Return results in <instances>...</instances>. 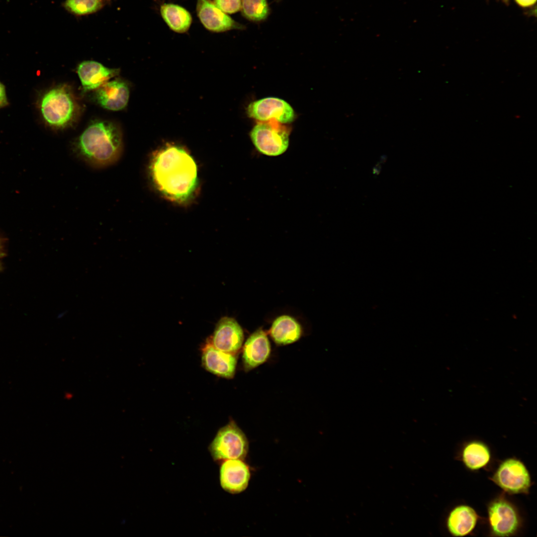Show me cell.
<instances>
[{
  "label": "cell",
  "instance_id": "6da1fadb",
  "mask_svg": "<svg viewBox=\"0 0 537 537\" xmlns=\"http://www.w3.org/2000/svg\"><path fill=\"white\" fill-rule=\"evenodd\" d=\"M149 169L156 188L168 199L184 202L194 195L197 184V166L182 148L167 145L156 151Z\"/></svg>",
  "mask_w": 537,
  "mask_h": 537
},
{
  "label": "cell",
  "instance_id": "7a4b0ae2",
  "mask_svg": "<svg viewBox=\"0 0 537 537\" xmlns=\"http://www.w3.org/2000/svg\"><path fill=\"white\" fill-rule=\"evenodd\" d=\"M123 149L121 131L114 123L95 120L90 123L74 142L76 154L94 168H103L115 163Z\"/></svg>",
  "mask_w": 537,
  "mask_h": 537
},
{
  "label": "cell",
  "instance_id": "3957f363",
  "mask_svg": "<svg viewBox=\"0 0 537 537\" xmlns=\"http://www.w3.org/2000/svg\"><path fill=\"white\" fill-rule=\"evenodd\" d=\"M38 105L44 123L55 130L71 126L78 119L81 111L71 87L65 84L45 90L40 96Z\"/></svg>",
  "mask_w": 537,
  "mask_h": 537
},
{
  "label": "cell",
  "instance_id": "277c9868",
  "mask_svg": "<svg viewBox=\"0 0 537 537\" xmlns=\"http://www.w3.org/2000/svg\"><path fill=\"white\" fill-rule=\"evenodd\" d=\"M215 461L244 459L248 452L249 443L243 432L232 419L217 432L209 446Z\"/></svg>",
  "mask_w": 537,
  "mask_h": 537
},
{
  "label": "cell",
  "instance_id": "5b68a950",
  "mask_svg": "<svg viewBox=\"0 0 537 537\" xmlns=\"http://www.w3.org/2000/svg\"><path fill=\"white\" fill-rule=\"evenodd\" d=\"M275 120L256 124L250 132L251 139L261 154L270 157L282 155L289 146V132Z\"/></svg>",
  "mask_w": 537,
  "mask_h": 537
},
{
  "label": "cell",
  "instance_id": "8992f818",
  "mask_svg": "<svg viewBox=\"0 0 537 537\" xmlns=\"http://www.w3.org/2000/svg\"><path fill=\"white\" fill-rule=\"evenodd\" d=\"M505 492L511 494H527L531 485V476L520 460L510 458L502 461L491 478Z\"/></svg>",
  "mask_w": 537,
  "mask_h": 537
},
{
  "label": "cell",
  "instance_id": "52a82bcc",
  "mask_svg": "<svg viewBox=\"0 0 537 537\" xmlns=\"http://www.w3.org/2000/svg\"><path fill=\"white\" fill-rule=\"evenodd\" d=\"M488 520L492 536L509 537L520 526V518L515 507L504 498H496L488 507Z\"/></svg>",
  "mask_w": 537,
  "mask_h": 537
},
{
  "label": "cell",
  "instance_id": "ba28073f",
  "mask_svg": "<svg viewBox=\"0 0 537 537\" xmlns=\"http://www.w3.org/2000/svg\"><path fill=\"white\" fill-rule=\"evenodd\" d=\"M249 117L262 121L274 119L280 123H288L294 119L292 107L283 99L273 97L254 101L248 106Z\"/></svg>",
  "mask_w": 537,
  "mask_h": 537
},
{
  "label": "cell",
  "instance_id": "9c48e42d",
  "mask_svg": "<svg viewBox=\"0 0 537 537\" xmlns=\"http://www.w3.org/2000/svg\"><path fill=\"white\" fill-rule=\"evenodd\" d=\"M196 11L201 24L209 31L219 33L245 28L220 10L211 0H197Z\"/></svg>",
  "mask_w": 537,
  "mask_h": 537
},
{
  "label": "cell",
  "instance_id": "30bf717a",
  "mask_svg": "<svg viewBox=\"0 0 537 537\" xmlns=\"http://www.w3.org/2000/svg\"><path fill=\"white\" fill-rule=\"evenodd\" d=\"M208 339L216 349L236 355L242 346L244 333L234 319L225 317L219 320L212 336Z\"/></svg>",
  "mask_w": 537,
  "mask_h": 537
},
{
  "label": "cell",
  "instance_id": "8fae6325",
  "mask_svg": "<svg viewBox=\"0 0 537 537\" xmlns=\"http://www.w3.org/2000/svg\"><path fill=\"white\" fill-rule=\"evenodd\" d=\"M93 91V97L95 102L108 110H121L125 108L129 101V85L121 79H111Z\"/></svg>",
  "mask_w": 537,
  "mask_h": 537
},
{
  "label": "cell",
  "instance_id": "7c38bea8",
  "mask_svg": "<svg viewBox=\"0 0 537 537\" xmlns=\"http://www.w3.org/2000/svg\"><path fill=\"white\" fill-rule=\"evenodd\" d=\"M201 361L203 367L218 376L232 378L235 374L236 355L216 349L208 339L201 349Z\"/></svg>",
  "mask_w": 537,
  "mask_h": 537
},
{
  "label": "cell",
  "instance_id": "4fadbf2b",
  "mask_svg": "<svg viewBox=\"0 0 537 537\" xmlns=\"http://www.w3.org/2000/svg\"><path fill=\"white\" fill-rule=\"evenodd\" d=\"M250 479L248 465L240 459L224 460L220 469L222 488L231 494L239 493L248 487Z\"/></svg>",
  "mask_w": 537,
  "mask_h": 537
},
{
  "label": "cell",
  "instance_id": "5bb4252c",
  "mask_svg": "<svg viewBox=\"0 0 537 537\" xmlns=\"http://www.w3.org/2000/svg\"><path fill=\"white\" fill-rule=\"evenodd\" d=\"M120 70L107 67L92 60L80 63L77 72L84 91L94 90L118 75Z\"/></svg>",
  "mask_w": 537,
  "mask_h": 537
},
{
  "label": "cell",
  "instance_id": "9a60e30c",
  "mask_svg": "<svg viewBox=\"0 0 537 537\" xmlns=\"http://www.w3.org/2000/svg\"><path fill=\"white\" fill-rule=\"evenodd\" d=\"M270 353V345L266 333L258 329L252 333L245 342L242 359L246 371L251 370L264 363Z\"/></svg>",
  "mask_w": 537,
  "mask_h": 537
},
{
  "label": "cell",
  "instance_id": "2e32d148",
  "mask_svg": "<svg viewBox=\"0 0 537 537\" xmlns=\"http://www.w3.org/2000/svg\"><path fill=\"white\" fill-rule=\"evenodd\" d=\"M478 520L475 511L467 505H459L449 513L447 526L449 533L454 537H463L474 530Z\"/></svg>",
  "mask_w": 537,
  "mask_h": 537
},
{
  "label": "cell",
  "instance_id": "e0dca14e",
  "mask_svg": "<svg viewBox=\"0 0 537 537\" xmlns=\"http://www.w3.org/2000/svg\"><path fill=\"white\" fill-rule=\"evenodd\" d=\"M302 333L300 324L295 319L288 315L277 317L272 324L270 335L277 345H285L295 342Z\"/></svg>",
  "mask_w": 537,
  "mask_h": 537
},
{
  "label": "cell",
  "instance_id": "ac0fdd59",
  "mask_svg": "<svg viewBox=\"0 0 537 537\" xmlns=\"http://www.w3.org/2000/svg\"><path fill=\"white\" fill-rule=\"evenodd\" d=\"M160 12L163 20L172 31L183 33L189 29L192 16L183 7L177 4L165 3L161 5Z\"/></svg>",
  "mask_w": 537,
  "mask_h": 537
},
{
  "label": "cell",
  "instance_id": "d6986e66",
  "mask_svg": "<svg viewBox=\"0 0 537 537\" xmlns=\"http://www.w3.org/2000/svg\"><path fill=\"white\" fill-rule=\"evenodd\" d=\"M491 453L489 448L484 443L474 441L467 443L463 448L461 459L465 466L472 470L485 466L490 461Z\"/></svg>",
  "mask_w": 537,
  "mask_h": 537
},
{
  "label": "cell",
  "instance_id": "ffe728a7",
  "mask_svg": "<svg viewBox=\"0 0 537 537\" xmlns=\"http://www.w3.org/2000/svg\"><path fill=\"white\" fill-rule=\"evenodd\" d=\"M240 10L246 19L256 22L266 19L269 12L267 0H241Z\"/></svg>",
  "mask_w": 537,
  "mask_h": 537
},
{
  "label": "cell",
  "instance_id": "44dd1931",
  "mask_svg": "<svg viewBox=\"0 0 537 537\" xmlns=\"http://www.w3.org/2000/svg\"><path fill=\"white\" fill-rule=\"evenodd\" d=\"M63 6L69 12L81 16L97 11L103 2L101 0H66Z\"/></svg>",
  "mask_w": 537,
  "mask_h": 537
},
{
  "label": "cell",
  "instance_id": "7402d4cb",
  "mask_svg": "<svg viewBox=\"0 0 537 537\" xmlns=\"http://www.w3.org/2000/svg\"><path fill=\"white\" fill-rule=\"evenodd\" d=\"M213 1L226 14H233L241 10V0H213Z\"/></svg>",
  "mask_w": 537,
  "mask_h": 537
},
{
  "label": "cell",
  "instance_id": "603a6c76",
  "mask_svg": "<svg viewBox=\"0 0 537 537\" xmlns=\"http://www.w3.org/2000/svg\"><path fill=\"white\" fill-rule=\"evenodd\" d=\"M8 103L5 87L0 82V108L7 106Z\"/></svg>",
  "mask_w": 537,
  "mask_h": 537
},
{
  "label": "cell",
  "instance_id": "cb8c5ba5",
  "mask_svg": "<svg viewBox=\"0 0 537 537\" xmlns=\"http://www.w3.org/2000/svg\"><path fill=\"white\" fill-rule=\"evenodd\" d=\"M537 0H515L516 2L523 7L531 6L535 3Z\"/></svg>",
  "mask_w": 537,
  "mask_h": 537
},
{
  "label": "cell",
  "instance_id": "d4e9b609",
  "mask_svg": "<svg viewBox=\"0 0 537 537\" xmlns=\"http://www.w3.org/2000/svg\"><path fill=\"white\" fill-rule=\"evenodd\" d=\"M505 0V1H507L508 0Z\"/></svg>",
  "mask_w": 537,
  "mask_h": 537
}]
</instances>
